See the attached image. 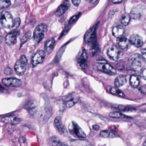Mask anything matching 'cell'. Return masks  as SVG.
<instances>
[{
    "label": "cell",
    "mask_w": 146,
    "mask_h": 146,
    "mask_svg": "<svg viewBox=\"0 0 146 146\" xmlns=\"http://www.w3.org/2000/svg\"><path fill=\"white\" fill-rule=\"evenodd\" d=\"M97 68L100 71L110 75H113L117 73L115 69L107 63L106 60H105L102 57H100L97 59Z\"/></svg>",
    "instance_id": "1"
},
{
    "label": "cell",
    "mask_w": 146,
    "mask_h": 146,
    "mask_svg": "<svg viewBox=\"0 0 146 146\" xmlns=\"http://www.w3.org/2000/svg\"><path fill=\"white\" fill-rule=\"evenodd\" d=\"M14 20L9 12L4 11L1 13L0 22L2 25L5 28H13Z\"/></svg>",
    "instance_id": "2"
},
{
    "label": "cell",
    "mask_w": 146,
    "mask_h": 146,
    "mask_svg": "<svg viewBox=\"0 0 146 146\" xmlns=\"http://www.w3.org/2000/svg\"><path fill=\"white\" fill-rule=\"evenodd\" d=\"M98 24H96L94 26L89 29L86 33L85 35V41L86 43L89 45H92L97 43V36L96 30Z\"/></svg>",
    "instance_id": "3"
},
{
    "label": "cell",
    "mask_w": 146,
    "mask_h": 146,
    "mask_svg": "<svg viewBox=\"0 0 146 146\" xmlns=\"http://www.w3.org/2000/svg\"><path fill=\"white\" fill-rule=\"evenodd\" d=\"M27 60L25 55L21 56V58L15 63L14 69L18 75H21L25 72L27 66Z\"/></svg>",
    "instance_id": "4"
},
{
    "label": "cell",
    "mask_w": 146,
    "mask_h": 146,
    "mask_svg": "<svg viewBox=\"0 0 146 146\" xmlns=\"http://www.w3.org/2000/svg\"><path fill=\"white\" fill-rule=\"evenodd\" d=\"M47 26L44 23L39 24L36 27L33 33V39L35 42L39 43L44 37L47 31Z\"/></svg>",
    "instance_id": "5"
},
{
    "label": "cell",
    "mask_w": 146,
    "mask_h": 146,
    "mask_svg": "<svg viewBox=\"0 0 146 146\" xmlns=\"http://www.w3.org/2000/svg\"><path fill=\"white\" fill-rule=\"evenodd\" d=\"M144 60L141 55L138 53L133 54L129 59L130 66L134 69L139 68L142 66Z\"/></svg>",
    "instance_id": "6"
},
{
    "label": "cell",
    "mask_w": 146,
    "mask_h": 146,
    "mask_svg": "<svg viewBox=\"0 0 146 146\" xmlns=\"http://www.w3.org/2000/svg\"><path fill=\"white\" fill-rule=\"evenodd\" d=\"M46 56L45 51L39 50L33 55L32 58V63L33 67H36L38 64L42 63Z\"/></svg>",
    "instance_id": "7"
},
{
    "label": "cell",
    "mask_w": 146,
    "mask_h": 146,
    "mask_svg": "<svg viewBox=\"0 0 146 146\" xmlns=\"http://www.w3.org/2000/svg\"><path fill=\"white\" fill-rule=\"evenodd\" d=\"M107 55L111 60L117 61L121 59V52L120 50L115 46H111L107 50Z\"/></svg>",
    "instance_id": "8"
},
{
    "label": "cell",
    "mask_w": 146,
    "mask_h": 146,
    "mask_svg": "<svg viewBox=\"0 0 146 146\" xmlns=\"http://www.w3.org/2000/svg\"><path fill=\"white\" fill-rule=\"evenodd\" d=\"M80 99V96L76 93L70 94L64 100V104L67 108L73 107Z\"/></svg>",
    "instance_id": "9"
},
{
    "label": "cell",
    "mask_w": 146,
    "mask_h": 146,
    "mask_svg": "<svg viewBox=\"0 0 146 146\" xmlns=\"http://www.w3.org/2000/svg\"><path fill=\"white\" fill-rule=\"evenodd\" d=\"M2 82L3 85L8 87H19L21 85L20 80L14 78H5L2 80Z\"/></svg>",
    "instance_id": "10"
},
{
    "label": "cell",
    "mask_w": 146,
    "mask_h": 146,
    "mask_svg": "<svg viewBox=\"0 0 146 146\" xmlns=\"http://www.w3.org/2000/svg\"><path fill=\"white\" fill-rule=\"evenodd\" d=\"M145 9L144 6L141 5H138L135 7L130 12L129 15L131 18L135 20L140 19L142 16Z\"/></svg>",
    "instance_id": "11"
},
{
    "label": "cell",
    "mask_w": 146,
    "mask_h": 146,
    "mask_svg": "<svg viewBox=\"0 0 146 146\" xmlns=\"http://www.w3.org/2000/svg\"><path fill=\"white\" fill-rule=\"evenodd\" d=\"M72 129H69V130L71 133H73V135H76L79 138H85L86 137V135L84 131L75 122H72Z\"/></svg>",
    "instance_id": "12"
},
{
    "label": "cell",
    "mask_w": 146,
    "mask_h": 146,
    "mask_svg": "<svg viewBox=\"0 0 146 146\" xmlns=\"http://www.w3.org/2000/svg\"><path fill=\"white\" fill-rule=\"evenodd\" d=\"M18 31L14 30L7 34L5 39L6 43L9 45H12L16 43L17 42Z\"/></svg>",
    "instance_id": "13"
},
{
    "label": "cell",
    "mask_w": 146,
    "mask_h": 146,
    "mask_svg": "<svg viewBox=\"0 0 146 146\" xmlns=\"http://www.w3.org/2000/svg\"><path fill=\"white\" fill-rule=\"evenodd\" d=\"M88 58V55L85 49H82L78 57L77 61L80 66L83 69H85L87 67Z\"/></svg>",
    "instance_id": "14"
},
{
    "label": "cell",
    "mask_w": 146,
    "mask_h": 146,
    "mask_svg": "<svg viewBox=\"0 0 146 146\" xmlns=\"http://www.w3.org/2000/svg\"><path fill=\"white\" fill-rule=\"evenodd\" d=\"M70 4L68 0H66L62 3L57 9L55 15L57 17H60L63 15L69 9Z\"/></svg>",
    "instance_id": "15"
},
{
    "label": "cell",
    "mask_w": 146,
    "mask_h": 146,
    "mask_svg": "<svg viewBox=\"0 0 146 146\" xmlns=\"http://www.w3.org/2000/svg\"><path fill=\"white\" fill-rule=\"evenodd\" d=\"M55 125L60 133L62 135H68L67 131L65 126L62 123L60 118L59 117H56L54 121Z\"/></svg>",
    "instance_id": "16"
},
{
    "label": "cell",
    "mask_w": 146,
    "mask_h": 146,
    "mask_svg": "<svg viewBox=\"0 0 146 146\" xmlns=\"http://www.w3.org/2000/svg\"><path fill=\"white\" fill-rule=\"evenodd\" d=\"M131 43L137 48L141 47L143 44V39L138 34H133L130 37V39Z\"/></svg>",
    "instance_id": "17"
},
{
    "label": "cell",
    "mask_w": 146,
    "mask_h": 146,
    "mask_svg": "<svg viewBox=\"0 0 146 146\" xmlns=\"http://www.w3.org/2000/svg\"><path fill=\"white\" fill-rule=\"evenodd\" d=\"M117 43L118 46L123 49H127L131 44V42L129 39L123 37L117 38Z\"/></svg>",
    "instance_id": "18"
},
{
    "label": "cell",
    "mask_w": 146,
    "mask_h": 146,
    "mask_svg": "<svg viewBox=\"0 0 146 146\" xmlns=\"http://www.w3.org/2000/svg\"><path fill=\"white\" fill-rule=\"evenodd\" d=\"M6 123L12 125H17L21 122V119L15 116H9L3 117L2 119Z\"/></svg>",
    "instance_id": "19"
},
{
    "label": "cell",
    "mask_w": 146,
    "mask_h": 146,
    "mask_svg": "<svg viewBox=\"0 0 146 146\" xmlns=\"http://www.w3.org/2000/svg\"><path fill=\"white\" fill-rule=\"evenodd\" d=\"M55 40L54 39L52 38L48 39L45 42L44 44V50L47 54L51 53L54 48Z\"/></svg>",
    "instance_id": "20"
},
{
    "label": "cell",
    "mask_w": 146,
    "mask_h": 146,
    "mask_svg": "<svg viewBox=\"0 0 146 146\" xmlns=\"http://www.w3.org/2000/svg\"><path fill=\"white\" fill-rule=\"evenodd\" d=\"M125 33V30L123 27L117 25L112 30V34L115 37L119 38L123 37Z\"/></svg>",
    "instance_id": "21"
},
{
    "label": "cell",
    "mask_w": 146,
    "mask_h": 146,
    "mask_svg": "<svg viewBox=\"0 0 146 146\" xmlns=\"http://www.w3.org/2000/svg\"><path fill=\"white\" fill-rule=\"evenodd\" d=\"M127 82V77L125 75H120L115 79V85L116 87H120L124 85Z\"/></svg>",
    "instance_id": "22"
},
{
    "label": "cell",
    "mask_w": 146,
    "mask_h": 146,
    "mask_svg": "<svg viewBox=\"0 0 146 146\" xmlns=\"http://www.w3.org/2000/svg\"><path fill=\"white\" fill-rule=\"evenodd\" d=\"M100 135L104 138H115L118 136L116 133L110 130H103L100 132Z\"/></svg>",
    "instance_id": "23"
},
{
    "label": "cell",
    "mask_w": 146,
    "mask_h": 146,
    "mask_svg": "<svg viewBox=\"0 0 146 146\" xmlns=\"http://www.w3.org/2000/svg\"><path fill=\"white\" fill-rule=\"evenodd\" d=\"M49 145L53 146H64L67 145L66 144H64L62 142L59 138L56 137H52L50 139Z\"/></svg>",
    "instance_id": "24"
},
{
    "label": "cell",
    "mask_w": 146,
    "mask_h": 146,
    "mask_svg": "<svg viewBox=\"0 0 146 146\" xmlns=\"http://www.w3.org/2000/svg\"><path fill=\"white\" fill-rule=\"evenodd\" d=\"M130 85L133 88H137L139 86L140 80L139 78L134 75H132L129 80Z\"/></svg>",
    "instance_id": "25"
},
{
    "label": "cell",
    "mask_w": 146,
    "mask_h": 146,
    "mask_svg": "<svg viewBox=\"0 0 146 146\" xmlns=\"http://www.w3.org/2000/svg\"><path fill=\"white\" fill-rule=\"evenodd\" d=\"M100 51V47L98 43H95L94 44L91 45L90 53L91 56H94L97 54Z\"/></svg>",
    "instance_id": "26"
},
{
    "label": "cell",
    "mask_w": 146,
    "mask_h": 146,
    "mask_svg": "<svg viewBox=\"0 0 146 146\" xmlns=\"http://www.w3.org/2000/svg\"><path fill=\"white\" fill-rule=\"evenodd\" d=\"M131 17L129 15L125 14L122 16L121 19V22L124 25H127L130 22Z\"/></svg>",
    "instance_id": "27"
},
{
    "label": "cell",
    "mask_w": 146,
    "mask_h": 146,
    "mask_svg": "<svg viewBox=\"0 0 146 146\" xmlns=\"http://www.w3.org/2000/svg\"><path fill=\"white\" fill-rule=\"evenodd\" d=\"M110 91L112 94H114L115 96L121 97H125V94L123 93L118 88L112 87L110 89Z\"/></svg>",
    "instance_id": "28"
},
{
    "label": "cell",
    "mask_w": 146,
    "mask_h": 146,
    "mask_svg": "<svg viewBox=\"0 0 146 146\" xmlns=\"http://www.w3.org/2000/svg\"><path fill=\"white\" fill-rule=\"evenodd\" d=\"M36 108L37 105L36 104V102H33V101L30 102L27 105V110L29 112H31V113H33L34 111H36Z\"/></svg>",
    "instance_id": "29"
},
{
    "label": "cell",
    "mask_w": 146,
    "mask_h": 146,
    "mask_svg": "<svg viewBox=\"0 0 146 146\" xmlns=\"http://www.w3.org/2000/svg\"><path fill=\"white\" fill-rule=\"evenodd\" d=\"M11 5L10 0H0V9L6 8Z\"/></svg>",
    "instance_id": "30"
},
{
    "label": "cell",
    "mask_w": 146,
    "mask_h": 146,
    "mask_svg": "<svg viewBox=\"0 0 146 146\" xmlns=\"http://www.w3.org/2000/svg\"><path fill=\"white\" fill-rule=\"evenodd\" d=\"M109 116L110 117L116 118H123L125 117L123 114L120 112H111L109 114Z\"/></svg>",
    "instance_id": "31"
},
{
    "label": "cell",
    "mask_w": 146,
    "mask_h": 146,
    "mask_svg": "<svg viewBox=\"0 0 146 146\" xmlns=\"http://www.w3.org/2000/svg\"><path fill=\"white\" fill-rule=\"evenodd\" d=\"M117 109L123 111H132L135 109V108L128 106H123V105H119L117 106Z\"/></svg>",
    "instance_id": "32"
},
{
    "label": "cell",
    "mask_w": 146,
    "mask_h": 146,
    "mask_svg": "<svg viewBox=\"0 0 146 146\" xmlns=\"http://www.w3.org/2000/svg\"><path fill=\"white\" fill-rule=\"evenodd\" d=\"M81 15V13H79L73 16V17H72L71 19H70V20H69V24L71 25V24L74 23L79 19V17Z\"/></svg>",
    "instance_id": "33"
},
{
    "label": "cell",
    "mask_w": 146,
    "mask_h": 146,
    "mask_svg": "<svg viewBox=\"0 0 146 146\" xmlns=\"http://www.w3.org/2000/svg\"><path fill=\"white\" fill-rule=\"evenodd\" d=\"M31 36V33L30 32L27 33L24 37H22V39L21 40V45H22L23 44L25 43L27 41L28 39L30 38Z\"/></svg>",
    "instance_id": "34"
},
{
    "label": "cell",
    "mask_w": 146,
    "mask_h": 146,
    "mask_svg": "<svg viewBox=\"0 0 146 146\" xmlns=\"http://www.w3.org/2000/svg\"><path fill=\"white\" fill-rule=\"evenodd\" d=\"M21 24V19L19 17L16 18L14 20V27L18 28L19 27Z\"/></svg>",
    "instance_id": "35"
},
{
    "label": "cell",
    "mask_w": 146,
    "mask_h": 146,
    "mask_svg": "<svg viewBox=\"0 0 146 146\" xmlns=\"http://www.w3.org/2000/svg\"><path fill=\"white\" fill-rule=\"evenodd\" d=\"M13 73L12 69L9 67L5 68V69H4V73L7 75H10Z\"/></svg>",
    "instance_id": "36"
},
{
    "label": "cell",
    "mask_w": 146,
    "mask_h": 146,
    "mask_svg": "<svg viewBox=\"0 0 146 146\" xmlns=\"http://www.w3.org/2000/svg\"><path fill=\"white\" fill-rule=\"evenodd\" d=\"M140 75L142 78L146 80V67L141 70L140 73Z\"/></svg>",
    "instance_id": "37"
},
{
    "label": "cell",
    "mask_w": 146,
    "mask_h": 146,
    "mask_svg": "<svg viewBox=\"0 0 146 146\" xmlns=\"http://www.w3.org/2000/svg\"><path fill=\"white\" fill-rule=\"evenodd\" d=\"M140 91L142 94H145L146 95V85H144L142 86L139 89Z\"/></svg>",
    "instance_id": "38"
},
{
    "label": "cell",
    "mask_w": 146,
    "mask_h": 146,
    "mask_svg": "<svg viewBox=\"0 0 146 146\" xmlns=\"http://www.w3.org/2000/svg\"><path fill=\"white\" fill-rule=\"evenodd\" d=\"M141 56L144 60L146 61V48L143 49L141 51Z\"/></svg>",
    "instance_id": "39"
},
{
    "label": "cell",
    "mask_w": 146,
    "mask_h": 146,
    "mask_svg": "<svg viewBox=\"0 0 146 146\" xmlns=\"http://www.w3.org/2000/svg\"><path fill=\"white\" fill-rule=\"evenodd\" d=\"M72 1L74 5L76 7H78L79 6L81 2V0H72Z\"/></svg>",
    "instance_id": "40"
},
{
    "label": "cell",
    "mask_w": 146,
    "mask_h": 146,
    "mask_svg": "<svg viewBox=\"0 0 146 146\" xmlns=\"http://www.w3.org/2000/svg\"><path fill=\"white\" fill-rule=\"evenodd\" d=\"M93 129L95 131H98V130H99L100 127L98 125H95L93 126Z\"/></svg>",
    "instance_id": "41"
},
{
    "label": "cell",
    "mask_w": 146,
    "mask_h": 146,
    "mask_svg": "<svg viewBox=\"0 0 146 146\" xmlns=\"http://www.w3.org/2000/svg\"><path fill=\"white\" fill-rule=\"evenodd\" d=\"M123 1L124 0H112V2L115 3H120Z\"/></svg>",
    "instance_id": "42"
},
{
    "label": "cell",
    "mask_w": 146,
    "mask_h": 146,
    "mask_svg": "<svg viewBox=\"0 0 146 146\" xmlns=\"http://www.w3.org/2000/svg\"><path fill=\"white\" fill-rule=\"evenodd\" d=\"M88 1H89V3H92V4H94L97 2L98 0H88Z\"/></svg>",
    "instance_id": "43"
},
{
    "label": "cell",
    "mask_w": 146,
    "mask_h": 146,
    "mask_svg": "<svg viewBox=\"0 0 146 146\" xmlns=\"http://www.w3.org/2000/svg\"><path fill=\"white\" fill-rule=\"evenodd\" d=\"M85 1H87V0H85Z\"/></svg>",
    "instance_id": "44"
}]
</instances>
